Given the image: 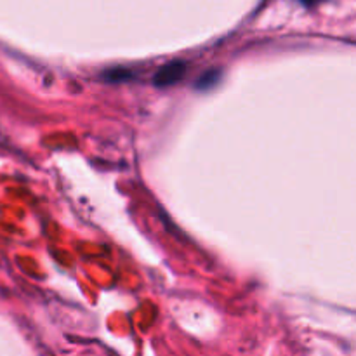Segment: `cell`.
<instances>
[{
	"label": "cell",
	"mask_w": 356,
	"mask_h": 356,
	"mask_svg": "<svg viewBox=\"0 0 356 356\" xmlns=\"http://www.w3.org/2000/svg\"><path fill=\"white\" fill-rule=\"evenodd\" d=\"M186 73V63L184 61H170L159 70L153 76V83L156 87H170L183 79Z\"/></svg>",
	"instance_id": "obj_1"
},
{
	"label": "cell",
	"mask_w": 356,
	"mask_h": 356,
	"mask_svg": "<svg viewBox=\"0 0 356 356\" xmlns=\"http://www.w3.org/2000/svg\"><path fill=\"white\" fill-rule=\"evenodd\" d=\"M132 76L131 72L127 70H111V72L104 73V79L110 80V82H120V80H129Z\"/></svg>",
	"instance_id": "obj_3"
},
{
	"label": "cell",
	"mask_w": 356,
	"mask_h": 356,
	"mask_svg": "<svg viewBox=\"0 0 356 356\" xmlns=\"http://www.w3.org/2000/svg\"><path fill=\"white\" fill-rule=\"evenodd\" d=\"M219 76H221V72H219V70H211V72L204 73V75L198 79L197 86H195V87H197L198 90L211 89V87H214L216 83L219 82Z\"/></svg>",
	"instance_id": "obj_2"
}]
</instances>
